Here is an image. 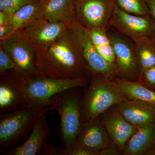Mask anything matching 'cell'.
<instances>
[{
    "label": "cell",
    "mask_w": 155,
    "mask_h": 155,
    "mask_svg": "<svg viewBox=\"0 0 155 155\" xmlns=\"http://www.w3.org/2000/svg\"><path fill=\"white\" fill-rule=\"evenodd\" d=\"M134 52L140 72L155 66V44L150 36L134 41Z\"/></svg>",
    "instance_id": "cell-21"
},
{
    "label": "cell",
    "mask_w": 155,
    "mask_h": 155,
    "mask_svg": "<svg viewBox=\"0 0 155 155\" xmlns=\"http://www.w3.org/2000/svg\"><path fill=\"white\" fill-rule=\"evenodd\" d=\"M122 152L116 144L112 143L110 146L100 150L99 155H119Z\"/></svg>",
    "instance_id": "cell-29"
},
{
    "label": "cell",
    "mask_w": 155,
    "mask_h": 155,
    "mask_svg": "<svg viewBox=\"0 0 155 155\" xmlns=\"http://www.w3.org/2000/svg\"><path fill=\"white\" fill-rule=\"evenodd\" d=\"M0 74V116L29 104L17 72Z\"/></svg>",
    "instance_id": "cell-11"
},
{
    "label": "cell",
    "mask_w": 155,
    "mask_h": 155,
    "mask_svg": "<svg viewBox=\"0 0 155 155\" xmlns=\"http://www.w3.org/2000/svg\"><path fill=\"white\" fill-rule=\"evenodd\" d=\"M76 142L98 155L100 150L113 143L99 118L82 123Z\"/></svg>",
    "instance_id": "cell-14"
},
{
    "label": "cell",
    "mask_w": 155,
    "mask_h": 155,
    "mask_svg": "<svg viewBox=\"0 0 155 155\" xmlns=\"http://www.w3.org/2000/svg\"><path fill=\"white\" fill-rule=\"evenodd\" d=\"M50 127L46 115L38 119L28 138L19 146L11 150L6 155H35L49 135Z\"/></svg>",
    "instance_id": "cell-18"
},
{
    "label": "cell",
    "mask_w": 155,
    "mask_h": 155,
    "mask_svg": "<svg viewBox=\"0 0 155 155\" xmlns=\"http://www.w3.org/2000/svg\"><path fill=\"white\" fill-rule=\"evenodd\" d=\"M138 81L147 87L155 88V66L140 72Z\"/></svg>",
    "instance_id": "cell-27"
},
{
    "label": "cell",
    "mask_w": 155,
    "mask_h": 155,
    "mask_svg": "<svg viewBox=\"0 0 155 155\" xmlns=\"http://www.w3.org/2000/svg\"><path fill=\"white\" fill-rule=\"evenodd\" d=\"M104 114L102 119H100L101 122L113 143L122 153L127 142L138 127L127 121L116 107Z\"/></svg>",
    "instance_id": "cell-12"
},
{
    "label": "cell",
    "mask_w": 155,
    "mask_h": 155,
    "mask_svg": "<svg viewBox=\"0 0 155 155\" xmlns=\"http://www.w3.org/2000/svg\"><path fill=\"white\" fill-rule=\"evenodd\" d=\"M12 16L10 14L0 11V25L8 24L11 21Z\"/></svg>",
    "instance_id": "cell-30"
},
{
    "label": "cell",
    "mask_w": 155,
    "mask_h": 155,
    "mask_svg": "<svg viewBox=\"0 0 155 155\" xmlns=\"http://www.w3.org/2000/svg\"><path fill=\"white\" fill-rule=\"evenodd\" d=\"M17 75L24 88L29 104H45L61 93L71 89L81 87L88 84L86 77L57 78L44 76Z\"/></svg>",
    "instance_id": "cell-5"
},
{
    "label": "cell",
    "mask_w": 155,
    "mask_h": 155,
    "mask_svg": "<svg viewBox=\"0 0 155 155\" xmlns=\"http://www.w3.org/2000/svg\"><path fill=\"white\" fill-rule=\"evenodd\" d=\"M62 155H98V153L88 149L75 141L69 147H64Z\"/></svg>",
    "instance_id": "cell-26"
},
{
    "label": "cell",
    "mask_w": 155,
    "mask_h": 155,
    "mask_svg": "<svg viewBox=\"0 0 155 155\" xmlns=\"http://www.w3.org/2000/svg\"><path fill=\"white\" fill-rule=\"evenodd\" d=\"M1 46L24 75L35 76L36 49L19 31H14L1 40Z\"/></svg>",
    "instance_id": "cell-7"
},
{
    "label": "cell",
    "mask_w": 155,
    "mask_h": 155,
    "mask_svg": "<svg viewBox=\"0 0 155 155\" xmlns=\"http://www.w3.org/2000/svg\"><path fill=\"white\" fill-rule=\"evenodd\" d=\"M116 5L123 11L134 15H150L146 0H116Z\"/></svg>",
    "instance_id": "cell-23"
},
{
    "label": "cell",
    "mask_w": 155,
    "mask_h": 155,
    "mask_svg": "<svg viewBox=\"0 0 155 155\" xmlns=\"http://www.w3.org/2000/svg\"><path fill=\"white\" fill-rule=\"evenodd\" d=\"M69 28L65 23L50 22L43 17L19 31L38 51L47 48L64 35Z\"/></svg>",
    "instance_id": "cell-10"
},
{
    "label": "cell",
    "mask_w": 155,
    "mask_h": 155,
    "mask_svg": "<svg viewBox=\"0 0 155 155\" xmlns=\"http://www.w3.org/2000/svg\"><path fill=\"white\" fill-rule=\"evenodd\" d=\"M46 1H47V0H38V2L41 4H42V3L44 2H46Z\"/></svg>",
    "instance_id": "cell-33"
},
{
    "label": "cell",
    "mask_w": 155,
    "mask_h": 155,
    "mask_svg": "<svg viewBox=\"0 0 155 155\" xmlns=\"http://www.w3.org/2000/svg\"><path fill=\"white\" fill-rule=\"evenodd\" d=\"M127 99L113 79L91 74L88 89L81 99L82 123L97 119L113 106Z\"/></svg>",
    "instance_id": "cell-3"
},
{
    "label": "cell",
    "mask_w": 155,
    "mask_h": 155,
    "mask_svg": "<svg viewBox=\"0 0 155 155\" xmlns=\"http://www.w3.org/2000/svg\"><path fill=\"white\" fill-rule=\"evenodd\" d=\"M150 37L152 39L153 41L155 44V31L154 32H153V34Z\"/></svg>",
    "instance_id": "cell-32"
},
{
    "label": "cell",
    "mask_w": 155,
    "mask_h": 155,
    "mask_svg": "<svg viewBox=\"0 0 155 155\" xmlns=\"http://www.w3.org/2000/svg\"><path fill=\"white\" fill-rule=\"evenodd\" d=\"M78 21L87 29L107 28L116 0H74Z\"/></svg>",
    "instance_id": "cell-6"
},
{
    "label": "cell",
    "mask_w": 155,
    "mask_h": 155,
    "mask_svg": "<svg viewBox=\"0 0 155 155\" xmlns=\"http://www.w3.org/2000/svg\"><path fill=\"white\" fill-rule=\"evenodd\" d=\"M113 80L127 99L140 101L155 106V91L139 81H130L125 78L116 77Z\"/></svg>",
    "instance_id": "cell-19"
},
{
    "label": "cell",
    "mask_w": 155,
    "mask_h": 155,
    "mask_svg": "<svg viewBox=\"0 0 155 155\" xmlns=\"http://www.w3.org/2000/svg\"><path fill=\"white\" fill-rule=\"evenodd\" d=\"M134 41L145 36L151 37L155 31V22L150 15L139 16L127 13L117 5L109 22Z\"/></svg>",
    "instance_id": "cell-8"
},
{
    "label": "cell",
    "mask_w": 155,
    "mask_h": 155,
    "mask_svg": "<svg viewBox=\"0 0 155 155\" xmlns=\"http://www.w3.org/2000/svg\"><path fill=\"white\" fill-rule=\"evenodd\" d=\"M122 153L125 155H155V121L139 127L127 142Z\"/></svg>",
    "instance_id": "cell-16"
},
{
    "label": "cell",
    "mask_w": 155,
    "mask_h": 155,
    "mask_svg": "<svg viewBox=\"0 0 155 155\" xmlns=\"http://www.w3.org/2000/svg\"><path fill=\"white\" fill-rule=\"evenodd\" d=\"M42 14L51 22H61L69 26L78 22L74 0H47L41 4Z\"/></svg>",
    "instance_id": "cell-17"
},
{
    "label": "cell",
    "mask_w": 155,
    "mask_h": 155,
    "mask_svg": "<svg viewBox=\"0 0 155 155\" xmlns=\"http://www.w3.org/2000/svg\"><path fill=\"white\" fill-rule=\"evenodd\" d=\"M150 11V15L155 22V0H146Z\"/></svg>",
    "instance_id": "cell-31"
},
{
    "label": "cell",
    "mask_w": 155,
    "mask_h": 155,
    "mask_svg": "<svg viewBox=\"0 0 155 155\" xmlns=\"http://www.w3.org/2000/svg\"><path fill=\"white\" fill-rule=\"evenodd\" d=\"M91 75L79 40L71 27L47 48L36 51L35 76L68 79Z\"/></svg>",
    "instance_id": "cell-1"
},
{
    "label": "cell",
    "mask_w": 155,
    "mask_h": 155,
    "mask_svg": "<svg viewBox=\"0 0 155 155\" xmlns=\"http://www.w3.org/2000/svg\"><path fill=\"white\" fill-rule=\"evenodd\" d=\"M113 45L119 75L133 78L139 76V68L134 45L116 34H108Z\"/></svg>",
    "instance_id": "cell-13"
},
{
    "label": "cell",
    "mask_w": 155,
    "mask_h": 155,
    "mask_svg": "<svg viewBox=\"0 0 155 155\" xmlns=\"http://www.w3.org/2000/svg\"><path fill=\"white\" fill-rule=\"evenodd\" d=\"M9 70L16 71L24 75L22 70L13 61L8 52L2 46H0V74L5 73Z\"/></svg>",
    "instance_id": "cell-25"
},
{
    "label": "cell",
    "mask_w": 155,
    "mask_h": 155,
    "mask_svg": "<svg viewBox=\"0 0 155 155\" xmlns=\"http://www.w3.org/2000/svg\"><path fill=\"white\" fill-rule=\"evenodd\" d=\"M77 35L82 50L84 59L86 62L91 74H99L113 78L119 75L118 68L106 61L98 52L87 28L78 21L71 27Z\"/></svg>",
    "instance_id": "cell-9"
},
{
    "label": "cell",
    "mask_w": 155,
    "mask_h": 155,
    "mask_svg": "<svg viewBox=\"0 0 155 155\" xmlns=\"http://www.w3.org/2000/svg\"><path fill=\"white\" fill-rule=\"evenodd\" d=\"M54 110L49 102L28 104L0 116V155L19 146L28 138L39 118Z\"/></svg>",
    "instance_id": "cell-2"
},
{
    "label": "cell",
    "mask_w": 155,
    "mask_h": 155,
    "mask_svg": "<svg viewBox=\"0 0 155 155\" xmlns=\"http://www.w3.org/2000/svg\"><path fill=\"white\" fill-rule=\"evenodd\" d=\"M64 146L55 147L48 144L45 141L37 155H62Z\"/></svg>",
    "instance_id": "cell-28"
},
{
    "label": "cell",
    "mask_w": 155,
    "mask_h": 155,
    "mask_svg": "<svg viewBox=\"0 0 155 155\" xmlns=\"http://www.w3.org/2000/svg\"><path fill=\"white\" fill-rule=\"evenodd\" d=\"M87 30L98 52L106 61L117 67L114 48L106 28H97Z\"/></svg>",
    "instance_id": "cell-22"
},
{
    "label": "cell",
    "mask_w": 155,
    "mask_h": 155,
    "mask_svg": "<svg viewBox=\"0 0 155 155\" xmlns=\"http://www.w3.org/2000/svg\"><path fill=\"white\" fill-rule=\"evenodd\" d=\"M38 0H0V11H4L13 16L24 6Z\"/></svg>",
    "instance_id": "cell-24"
},
{
    "label": "cell",
    "mask_w": 155,
    "mask_h": 155,
    "mask_svg": "<svg viewBox=\"0 0 155 155\" xmlns=\"http://www.w3.org/2000/svg\"><path fill=\"white\" fill-rule=\"evenodd\" d=\"M67 90L53 97L51 103L60 119L59 138L62 146L68 147L76 141L82 122L81 101L78 88Z\"/></svg>",
    "instance_id": "cell-4"
},
{
    "label": "cell",
    "mask_w": 155,
    "mask_h": 155,
    "mask_svg": "<svg viewBox=\"0 0 155 155\" xmlns=\"http://www.w3.org/2000/svg\"><path fill=\"white\" fill-rule=\"evenodd\" d=\"M43 17L41 4L39 2L30 3L24 6L13 15L9 22L12 33L22 30Z\"/></svg>",
    "instance_id": "cell-20"
},
{
    "label": "cell",
    "mask_w": 155,
    "mask_h": 155,
    "mask_svg": "<svg viewBox=\"0 0 155 155\" xmlns=\"http://www.w3.org/2000/svg\"><path fill=\"white\" fill-rule=\"evenodd\" d=\"M116 107L127 121L137 127L155 121V106L151 104L127 99Z\"/></svg>",
    "instance_id": "cell-15"
}]
</instances>
